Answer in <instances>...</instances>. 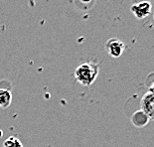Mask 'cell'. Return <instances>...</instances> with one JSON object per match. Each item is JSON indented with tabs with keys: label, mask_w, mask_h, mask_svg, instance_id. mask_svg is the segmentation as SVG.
Returning a JSON list of instances; mask_svg holds the SVG:
<instances>
[{
	"label": "cell",
	"mask_w": 154,
	"mask_h": 147,
	"mask_svg": "<svg viewBox=\"0 0 154 147\" xmlns=\"http://www.w3.org/2000/svg\"><path fill=\"white\" fill-rule=\"evenodd\" d=\"M99 65L91 63V62L80 65L75 71V78L77 81L85 87L91 86L99 75Z\"/></svg>",
	"instance_id": "1"
},
{
	"label": "cell",
	"mask_w": 154,
	"mask_h": 147,
	"mask_svg": "<svg viewBox=\"0 0 154 147\" xmlns=\"http://www.w3.org/2000/svg\"><path fill=\"white\" fill-rule=\"evenodd\" d=\"M106 47L107 52H109V55L112 58H119L123 54L124 50H125L124 43L116 38L109 39L107 41Z\"/></svg>",
	"instance_id": "2"
},
{
	"label": "cell",
	"mask_w": 154,
	"mask_h": 147,
	"mask_svg": "<svg viewBox=\"0 0 154 147\" xmlns=\"http://www.w3.org/2000/svg\"><path fill=\"white\" fill-rule=\"evenodd\" d=\"M141 110L148 116L150 120H154V93H147L144 94L140 102Z\"/></svg>",
	"instance_id": "3"
},
{
	"label": "cell",
	"mask_w": 154,
	"mask_h": 147,
	"mask_svg": "<svg viewBox=\"0 0 154 147\" xmlns=\"http://www.w3.org/2000/svg\"><path fill=\"white\" fill-rule=\"evenodd\" d=\"M151 3L148 1H141L131 6V11L137 19H143L147 17L151 12Z\"/></svg>",
	"instance_id": "4"
},
{
	"label": "cell",
	"mask_w": 154,
	"mask_h": 147,
	"mask_svg": "<svg viewBox=\"0 0 154 147\" xmlns=\"http://www.w3.org/2000/svg\"><path fill=\"white\" fill-rule=\"evenodd\" d=\"M149 118L148 116L146 115L144 112H142L141 109L140 110H137L136 112H134L131 116V122L134 126L136 127H143L145 126L147 123L149 121Z\"/></svg>",
	"instance_id": "5"
},
{
	"label": "cell",
	"mask_w": 154,
	"mask_h": 147,
	"mask_svg": "<svg viewBox=\"0 0 154 147\" xmlns=\"http://www.w3.org/2000/svg\"><path fill=\"white\" fill-rule=\"evenodd\" d=\"M12 103V93L7 89H0V107L7 109Z\"/></svg>",
	"instance_id": "6"
},
{
	"label": "cell",
	"mask_w": 154,
	"mask_h": 147,
	"mask_svg": "<svg viewBox=\"0 0 154 147\" xmlns=\"http://www.w3.org/2000/svg\"><path fill=\"white\" fill-rule=\"evenodd\" d=\"M3 147H24L19 138L15 136H10L3 142Z\"/></svg>",
	"instance_id": "7"
},
{
	"label": "cell",
	"mask_w": 154,
	"mask_h": 147,
	"mask_svg": "<svg viewBox=\"0 0 154 147\" xmlns=\"http://www.w3.org/2000/svg\"><path fill=\"white\" fill-rule=\"evenodd\" d=\"M149 93H154V81L152 83V84H151V87H149Z\"/></svg>",
	"instance_id": "8"
},
{
	"label": "cell",
	"mask_w": 154,
	"mask_h": 147,
	"mask_svg": "<svg viewBox=\"0 0 154 147\" xmlns=\"http://www.w3.org/2000/svg\"><path fill=\"white\" fill-rule=\"evenodd\" d=\"M82 2H84V3H90L91 0H81Z\"/></svg>",
	"instance_id": "9"
}]
</instances>
